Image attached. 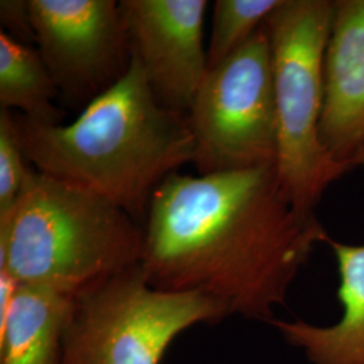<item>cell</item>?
<instances>
[{"instance_id":"10","label":"cell","mask_w":364,"mask_h":364,"mask_svg":"<svg viewBox=\"0 0 364 364\" xmlns=\"http://www.w3.org/2000/svg\"><path fill=\"white\" fill-rule=\"evenodd\" d=\"M326 245L338 259L341 320L335 326H316L275 318L272 326L289 344L302 348L312 364H364V245L351 246L332 237Z\"/></svg>"},{"instance_id":"3","label":"cell","mask_w":364,"mask_h":364,"mask_svg":"<svg viewBox=\"0 0 364 364\" xmlns=\"http://www.w3.org/2000/svg\"><path fill=\"white\" fill-rule=\"evenodd\" d=\"M144 227L112 201L34 171L0 218V270L76 297L142 262Z\"/></svg>"},{"instance_id":"1","label":"cell","mask_w":364,"mask_h":364,"mask_svg":"<svg viewBox=\"0 0 364 364\" xmlns=\"http://www.w3.org/2000/svg\"><path fill=\"white\" fill-rule=\"evenodd\" d=\"M329 235L294 208L275 166L208 176L174 173L154 192L141 266L149 284L198 293L228 316L273 323V309Z\"/></svg>"},{"instance_id":"6","label":"cell","mask_w":364,"mask_h":364,"mask_svg":"<svg viewBox=\"0 0 364 364\" xmlns=\"http://www.w3.org/2000/svg\"><path fill=\"white\" fill-rule=\"evenodd\" d=\"M198 176L275 166L273 52L266 23L208 70L189 114Z\"/></svg>"},{"instance_id":"2","label":"cell","mask_w":364,"mask_h":364,"mask_svg":"<svg viewBox=\"0 0 364 364\" xmlns=\"http://www.w3.org/2000/svg\"><path fill=\"white\" fill-rule=\"evenodd\" d=\"M14 120L34 169L105 197L144 227L156 188L195 158L188 114L156 103L135 58L75 122L49 124L22 114Z\"/></svg>"},{"instance_id":"7","label":"cell","mask_w":364,"mask_h":364,"mask_svg":"<svg viewBox=\"0 0 364 364\" xmlns=\"http://www.w3.org/2000/svg\"><path fill=\"white\" fill-rule=\"evenodd\" d=\"M36 45L60 97L85 108L130 69V41L120 1L28 0Z\"/></svg>"},{"instance_id":"12","label":"cell","mask_w":364,"mask_h":364,"mask_svg":"<svg viewBox=\"0 0 364 364\" xmlns=\"http://www.w3.org/2000/svg\"><path fill=\"white\" fill-rule=\"evenodd\" d=\"M57 97V85L37 46L19 43L0 30V109L60 124L64 112L54 105Z\"/></svg>"},{"instance_id":"8","label":"cell","mask_w":364,"mask_h":364,"mask_svg":"<svg viewBox=\"0 0 364 364\" xmlns=\"http://www.w3.org/2000/svg\"><path fill=\"white\" fill-rule=\"evenodd\" d=\"M131 55L144 70L156 103L189 114L208 73L203 45L207 0L120 1Z\"/></svg>"},{"instance_id":"9","label":"cell","mask_w":364,"mask_h":364,"mask_svg":"<svg viewBox=\"0 0 364 364\" xmlns=\"http://www.w3.org/2000/svg\"><path fill=\"white\" fill-rule=\"evenodd\" d=\"M320 141L346 173L364 168V0H336L324 54Z\"/></svg>"},{"instance_id":"5","label":"cell","mask_w":364,"mask_h":364,"mask_svg":"<svg viewBox=\"0 0 364 364\" xmlns=\"http://www.w3.org/2000/svg\"><path fill=\"white\" fill-rule=\"evenodd\" d=\"M225 317L223 306L203 294L151 287L139 263L75 297L60 364H162L182 332Z\"/></svg>"},{"instance_id":"15","label":"cell","mask_w":364,"mask_h":364,"mask_svg":"<svg viewBox=\"0 0 364 364\" xmlns=\"http://www.w3.org/2000/svg\"><path fill=\"white\" fill-rule=\"evenodd\" d=\"M1 31L27 46L36 45V31L28 0H1L0 1Z\"/></svg>"},{"instance_id":"4","label":"cell","mask_w":364,"mask_h":364,"mask_svg":"<svg viewBox=\"0 0 364 364\" xmlns=\"http://www.w3.org/2000/svg\"><path fill=\"white\" fill-rule=\"evenodd\" d=\"M333 15L331 0H282L264 22L273 52L275 170L287 200L305 215H314L328 186L346 174L320 141L324 54Z\"/></svg>"},{"instance_id":"11","label":"cell","mask_w":364,"mask_h":364,"mask_svg":"<svg viewBox=\"0 0 364 364\" xmlns=\"http://www.w3.org/2000/svg\"><path fill=\"white\" fill-rule=\"evenodd\" d=\"M75 297L21 285L0 320V364H60Z\"/></svg>"},{"instance_id":"13","label":"cell","mask_w":364,"mask_h":364,"mask_svg":"<svg viewBox=\"0 0 364 364\" xmlns=\"http://www.w3.org/2000/svg\"><path fill=\"white\" fill-rule=\"evenodd\" d=\"M281 3L282 0H216L207 50L208 70L237 52Z\"/></svg>"},{"instance_id":"14","label":"cell","mask_w":364,"mask_h":364,"mask_svg":"<svg viewBox=\"0 0 364 364\" xmlns=\"http://www.w3.org/2000/svg\"><path fill=\"white\" fill-rule=\"evenodd\" d=\"M34 171L22 149L14 114L0 109V218L13 210Z\"/></svg>"}]
</instances>
